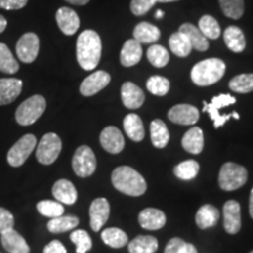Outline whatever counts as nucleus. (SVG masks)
Returning a JSON list of instances; mask_svg holds the SVG:
<instances>
[{
    "label": "nucleus",
    "mask_w": 253,
    "mask_h": 253,
    "mask_svg": "<svg viewBox=\"0 0 253 253\" xmlns=\"http://www.w3.org/2000/svg\"><path fill=\"white\" fill-rule=\"evenodd\" d=\"M102 54V41L96 32L86 30L79 36L77 41V59L84 71L96 68Z\"/></svg>",
    "instance_id": "obj_1"
},
{
    "label": "nucleus",
    "mask_w": 253,
    "mask_h": 253,
    "mask_svg": "<svg viewBox=\"0 0 253 253\" xmlns=\"http://www.w3.org/2000/svg\"><path fill=\"white\" fill-rule=\"evenodd\" d=\"M112 183L122 194L137 197L147 191V182L140 172L130 167H119L112 173Z\"/></svg>",
    "instance_id": "obj_2"
},
{
    "label": "nucleus",
    "mask_w": 253,
    "mask_h": 253,
    "mask_svg": "<svg viewBox=\"0 0 253 253\" xmlns=\"http://www.w3.org/2000/svg\"><path fill=\"white\" fill-rule=\"evenodd\" d=\"M225 69L226 66L223 60L217 58L203 60L192 67L191 80L197 86H211L224 77Z\"/></svg>",
    "instance_id": "obj_3"
},
{
    "label": "nucleus",
    "mask_w": 253,
    "mask_h": 253,
    "mask_svg": "<svg viewBox=\"0 0 253 253\" xmlns=\"http://www.w3.org/2000/svg\"><path fill=\"white\" fill-rule=\"evenodd\" d=\"M46 104V99L42 95H33L18 107L15 120L20 126L33 125L45 113Z\"/></svg>",
    "instance_id": "obj_4"
},
{
    "label": "nucleus",
    "mask_w": 253,
    "mask_h": 253,
    "mask_svg": "<svg viewBox=\"0 0 253 253\" xmlns=\"http://www.w3.org/2000/svg\"><path fill=\"white\" fill-rule=\"evenodd\" d=\"M246 181H248V171L243 166L227 162L220 168L218 183L220 188L225 191H233V190L242 188Z\"/></svg>",
    "instance_id": "obj_5"
},
{
    "label": "nucleus",
    "mask_w": 253,
    "mask_h": 253,
    "mask_svg": "<svg viewBox=\"0 0 253 253\" xmlns=\"http://www.w3.org/2000/svg\"><path fill=\"white\" fill-rule=\"evenodd\" d=\"M203 103H204L203 112L209 113L210 118L212 119L213 126L216 129L223 126L225 125V122L229 121L231 118H235L237 120L239 119V114L236 112L225 114V115H221L219 113V110L221 108H224V107L231 106V104L236 103V99L233 96H231L230 94H220L218 95V96H214L210 103L205 102V101Z\"/></svg>",
    "instance_id": "obj_6"
},
{
    "label": "nucleus",
    "mask_w": 253,
    "mask_h": 253,
    "mask_svg": "<svg viewBox=\"0 0 253 253\" xmlns=\"http://www.w3.org/2000/svg\"><path fill=\"white\" fill-rule=\"evenodd\" d=\"M61 138L55 132H48V134L42 136L39 144H38L36 151L37 160L43 166H49V164L54 163L56 158L59 157L60 153H61Z\"/></svg>",
    "instance_id": "obj_7"
},
{
    "label": "nucleus",
    "mask_w": 253,
    "mask_h": 253,
    "mask_svg": "<svg viewBox=\"0 0 253 253\" xmlns=\"http://www.w3.org/2000/svg\"><path fill=\"white\" fill-rule=\"evenodd\" d=\"M73 170L75 175L86 178L93 175L96 170V157L88 145H81L75 150L72 160Z\"/></svg>",
    "instance_id": "obj_8"
},
{
    "label": "nucleus",
    "mask_w": 253,
    "mask_h": 253,
    "mask_svg": "<svg viewBox=\"0 0 253 253\" xmlns=\"http://www.w3.org/2000/svg\"><path fill=\"white\" fill-rule=\"evenodd\" d=\"M37 147V137L32 134L24 135L17 141L13 147L7 153V162L9 166L18 168L26 162L28 156Z\"/></svg>",
    "instance_id": "obj_9"
},
{
    "label": "nucleus",
    "mask_w": 253,
    "mask_h": 253,
    "mask_svg": "<svg viewBox=\"0 0 253 253\" xmlns=\"http://www.w3.org/2000/svg\"><path fill=\"white\" fill-rule=\"evenodd\" d=\"M40 49V40L36 33H25L18 40L15 50L19 60L24 63H32L37 59Z\"/></svg>",
    "instance_id": "obj_10"
},
{
    "label": "nucleus",
    "mask_w": 253,
    "mask_h": 253,
    "mask_svg": "<svg viewBox=\"0 0 253 253\" xmlns=\"http://www.w3.org/2000/svg\"><path fill=\"white\" fill-rule=\"evenodd\" d=\"M168 118L176 125L191 126L199 119V110L191 104H176L168 113Z\"/></svg>",
    "instance_id": "obj_11"
},
{
    "label": "nucleus",
    "mask_w": 253,
    "mask_h": 253,
    "mask_svg": "<svg viewBox=\"0 0 253 253\" xmlns=\"http://www.w3.org/2000/svg\"><path fill=\"white\" fill-rule=\"evenodd\" d=\"M100 143L109 154H120L125 149V138L122 132L116 126H106L100 135Z\"/></svg>",
    "instance_id": "obj_12"
},
{
    "label": "nucleus",
    "mask_w": 253,
    "mask_h": 253,
    "mask_svg": "<svg viewBox=\"0 0 253 253\" xmlns=\"http://www.w3.org/2000/svg\"><path fill=\"white\" fill-rule=\"evenodd\" d=\"M110 80H112V77H110L109 73L104 71L95 72L82 81L80 93L84 96H93L108 86Z\"/></svg>",
    "instance_id": "obj_13"
},
{
    "label": "nucleus",
    "mask_w": 253,
    "mask_h": 253,
    "mask_svg": "<svg viewBox=\"0 0 253 253\" xmlns=\"http://www.w3.org/2000/svg\"><path fill=\"white\" fill-rule=\"evenodd\" d=\"M110 214V205L106 198L101 197L94 199L89 208L90 227L97 232L107 223Z\"/></svg>",
    "instance_id": "obj_14"
},
{
    "label": "nucleus",
    "mask_w": 253,
    "mask_h": 253,
    "mask_svg": "<svg viewBox=\"0 0 253 253\" xmlns=\"http://www.w3.org/2000/svg\"><path fill=\"white\" fill-rule=\"evenodd\" d=\"M56 24L66 36H73L80 27V18L77 12L69 7H60L55 14Z\"/></svg>",
    "instance_id": "obj_15"
},
{
    "label": "nucleus",
    "mask_w": 253,
    "mask_h": 253,
    "mask_svg": "<svg viewBox=\"0 0 253 253\" xmlns=\"http://www.w3.org/2000/svg\"><path fill=\"white\" fill-rule=\"evenodd\" d=\"M224 229L230 235H236L242 227L240 205L236 201H227L223 208Z\"/></svg>",
    "instance_id": "obj_16"
},
{
    "label": "nucleus",
    "mask_w": 253,
    "mask_h": 253,
    "mask_svg": "<svg viewBox=\"0 0 253 253\" xmlns=\"http://www.w3.org/2000/svg\"><path fill=\"white\" fill-rule=\"evenodd\" d=\"M122 102L128 109H137L143 104L145 95L137 84L132 82H125L121 87Z\"/></svg>",
    "instance_id": "obj_17"
},
{
    "label": "nucleus",
    "mask_w": 253,
    "mask_h": 253,
    "mask_svg": "<svg viewBox=\"0 0 253 253\" xmlns=\"http://www.w3.org/2000/svg\"><path fill=\"white\" fill-rule=\"evenodd\" d=\"M1 235V244L8 253H30V246L21 235L14 229H9Z\"/></svg>",
    "instance_id": "obj_18"
},
{
    "label": "nucleus",
    "mask_w": 253,
    "mask_h": 253,
    "mask_svg": "<svg viewBox=\"0 0 253 253\" xmlns=\"http://www.w3.org/2000/svg\"><path fill=\"white\" fill-rule=\"evenodd\" d=\"M140 225L145 230H160L166 225L167 217L163 211L154 208H147L142 210L138 216Z\"/></svg>",
    "instance_id": "obj_19"
},
{
    "label": "nucleus",
    "mask_w": 253,
    "mask_h": 253,
    "mask_svg": "<svg viewBox=\"0 0 253 253\" xmlns=\"http://www.w3.org/2000/svg\"><path fill=\"white\" fill-rule=\"evenodd\" d=\"M52 194L56 201L61 204L72 205L77 202L78 191L74 184L68 179H59L53 185Z\"/></svg>",
    "instance_id": "obj_20"
},
{
    "label": "nucleus",
    "mask_w": 253,
    "mask_h": 253,
    "mask_svg": "<svg viewBox=\"0 0 253 253\" xmlns=\"http://www.w3.org/2000/svg\"><path fill=\"white\" fill-rule=\"evenodd\" d=\"M23 81L13 78L0 79V106L12 103L20 95Z\"/></svg>",
    "instance_id": "obj_21"
},
{
    "label": "nucleus",
    "mask_w": 253,
    "mask_h": 253,
    "mask_svg": "<svg viewBox=\"0 0 253 253\" xmlns=\"http://www.w3.org/2000/svg\"><path fill=\"white\" fill-rule=\"evenodd\" d=\"M142 59V46L135 39H129L123 43L120 54V61L123 67H131L137 65Z\"/></svg>",
    "instance_id": "obj_22"
},
{
    "label": "nucleus",
    "mask_w": 253,
    "mask_h": 253,
    "mask_svg": "<svg viewBox=\"0 0 253 253\" xmlns=\"http://www.w3.org/2000/svg\"><path fill=\"white\" fill-rule=\"evenodd\" d=\"M182 147L192 155L201 154L204 148L203 130L198 126H194L186 131L182 138Z\"/></svg>",
    "instance_id": "obj_23"
},
{
    "label": "nucleus",
    "mask_w": 253,
    "mask_h": 253,
    "mask_svg": "<svg viewBox=\"0 0 253 253\" xmlns=\"http://www.w3.org/2000/svg\"><path fill=\"white\" fill-rule=\"evenodd\" d=\"M179 32H182V33H184L188 37L192 48L198 50V52H205L209 48V39L204 37L201 30L196 27L195 25L189 23L183 24L179 27Z\"/></svg>",
    "instance_id": "obj_24"
},
{
    "label": "nucleus",
    "mask_w": 253,
    "mask_h": 253,
    "mask_svg": "<svg viewBox=\"0 0 253 253\" xmlns=\"http://www.w3.org/2000/svg\"><path fill=\"white\" fill-rule=\"evenodd\" d=\"M132 36H134V39L137 42H140L141 45L142 43H154L160 39L161 31L155 25L143 21V23L136 25L134 32H132Z\"/></svg>",
    "instance_id": "obj_25"
},
{
    "label": "nucleus",
    "mask_w": 253,
    "mask_h": 253,
    "mask_svg": "<svg viewBox=\"0 0 253 253\" xmlns=\"http://www.w3.org/2000/svg\"><path fill=\"white\" fill-rule=\"evenodd\" d=\"M123 128L126 136L134 142H141L144 138V126L141 118L136 114H128L123 120Z\"/></svg>",
    "instance_id": "obj_26"
},
{
    "label": "nucleus",
    "mask_w": 253,
    "mask_h": 253,
    "mask_svg": "<svg viewBox=\"0 0 253 253\" xmlns=\"http://www.w3.org/2000/svg\"><path fill=\"white\" fill-rule=\"evenodd\" d=\"M218 219H219V211L211 204H205L201 207L196 213V224L202 230L214 226Z\"/></svg>",
    "instance_id": "obj_27"
},
{
    "label": "nucleus",
    "mask_w": 253,
    "mask_h": 253,
    "mask_svg": "<svg viewBox=\"0 0 253 253\" xmlns=\"http://www.w3.org/2000/svg\"><path fill=\"white\" fill-rule=\"evenodd\" d=\"M224 41L227 48L235 53H242L246 47V40L243 31L237 26H229L224 32Z\"/></svg>",
    "instance_id": "obj_28"
},
{
    "label": "nucleus",
    "mask_w": 253,
    "mask_h": 253,
    "mask_svg": "<svg viewBox=\"0 0 253 253\" xmlns=\"http://www.w3.org/2000/svg\"><path fill=\"white\" fill-rule=\"evenodd\" d=\"M150 137L154 147L158 148V149H163L169 143V130H168V126L162 120H154L150 123Z\"/></svg>",
    "instance_id": "obj_29"
},
{
    "label": "nucleus",
    "mask_w": 253,
    "mask_h": 253,
    "mask_svg": "<svg viewBox=\"0 0 253 253\" xmlns=\"http://www.w3.org/2000/svg\"><path fill=\"white\" fill-rule=\"evenodd\" d=\"M157 249L158 242L153 236H137L128 244L130 253H155Z\"/></svg>",
    "instance_id": "obj_30"
},
{
    "label": "nucleus",
    "mask_w": 253,
    "mask_h": 253,
    "mask_svg": "<svg viewBox=\"0 0 253 253\" xmlns=\"http://www.w3.org/2000/svg\"><path fill=\"white\" fill-rule=\"evenodd\" d=\"M169 46L173 54L179 56V58L188 56L192 49V46L190 43L188 37L179 31L171 34L169 39Z\"/></svg>",
    "instance_id": "obj_31"
},
{
    "label": "nucleus",
    "mask_w": 253,
    "mask_h": 253,
    "mask_svg": "<svg viewBox=\"0 0 253 253\" xmlns=\"http://www.w3.org/2000/svg\"><path fill=\"white\" fill-rule=\"evenodd\" d=\"M101 238L107 245L114 249H120L128 244V236L125 231L118 227H108L101 233Z\"/></svg>",
    "instance_id": "obj_32"
},
{
    "label": "nucleus",
    "mask_w": 253,
    "mask_h": 253,
    "mask_svg": "<svg viewBox=\"0 0 253 253\" xmlns=\"http://www.w3.org/2000/svg\"><path fill=\"white\" fill-rule=\"evenodd\" d=\"M79 225V218L75 216H60L52 218L47 224V229L52 233H61L75 229Z\"/></svg>",
    "instance_id": "obj_33"
},
{
    "label": "nucleus",
    "mask_w": 253,
    "mask_h": 253,
    "mask_svg": "<svg viewBox=\"0 0 253 253\" xmlns=\"http://www.w3.org/2000/svg\"><path fill=\"white\" fill-rule=\"evenodd\" d=\"M19 71V63L5 43L0 42V72L15 74Z\"/></svg>",
    "instance_id": "obj_34"
},
{
    "label": "nucleus",
    "mask_w": 253,
    "mask_h": 253,
    "mask_svg": "<svg viewBox=\"0 0 253 253\" xmlns=\"http://www.w3.org/2000/svg\"><path fill=\"white\" fill-rule=\"evenodd\" d=\"M198 28L207 39H218L220 37V26L211 15H203L198 21Z\"/></svg>",
    "instance_id": "obj_35"
},
{
    "label": "nucleus",
    "mask_w": 253,
    "mask_h": 253,
    "mask_svg": "<svg viewBox=\"0 0 253 253\" xmlns=\"http://www.w3.org/2000/svg\"><path fill=\"white\" fill-rule=\"evenodd\" d=\"M147 58L154 67L163 68L169 62V52L161 45H153L148 48Z\"/></svg>",
    "instance_id": "obj_36"
},
{
    "label": "nucleus",
    "mask_w": 253,
    "mask_h": 253,
    "mask_svg": "<svg viewBox=\"0 0 253 253\" xmlns=\"http://www.w3.org/2000/svg\"><path fill=\"white\" fill-rule=\"evenodd\" d=\"M229 87L231 90L240 94H248L253 91V73L248 74H239L231 79L229 82Z\"/></svg>",
    "instance_id": "obj_37"
},
{
    "label": "nucleus",
    "mask_w": 253,
    "mask_h": 253,
    "mask_svg": "<svg viewBox=\"0 0 253 253\" xmlns=\"http://www.w3.org/2000/svg\"><path fill=\"white\" fill-rule=\"evenodd\" d=\"M199 172V164L194 160H188L184 162L177 164L173 168V173L178 178L184 179V181H190L194 179Z\"/></svg>",
    "instance_id": "obj_38"
},
{
    "label": "nucleus",
    "mask_w": 253,
    "mask_h": 253,
    "mask_svg": "<svg viewBox=\"0 0 253 253\" xmlns=\"http://www.w3.org/2000/svg\"><path fill=\"white\" fill-rule=\"evenodd\" d=\"M224 15L231 19H240L244 14V0H219Z\"/></svg>",
    "instance_id": "obj_39"
},
{
    "label": "nucleus",
    "mask_w": 253,
    "mask_h": 253,
    "mask_svg": "<svg viewBox=\"0 0 253 253\" xmlns=\"http://www.w3.org/2000/svg\"><path fill=\"white\" fill-rule=\"evenodd\" d=\"M37 209L40 214L49 218L60 217L65 212V208L58 201H41L37 204Z\"/></svg>",
    "instance_id": "obj_40"
},
{
    "label": "nucleus",
    "mask_w": 253,
    "mask_h": 253,
    "mask_svg": "<svg viewBox=\"0 0 253 253\" xmlns=\"http://www.w3.org/2000/svg\"><path fill=\"white\" fill-rule=\"evenodd\" d=\"M147 88L151 94L157 95V96H164L169 93L170 82L167 78L155 75L147 81Z\"/></svg>",
    "instance_id": "obj_41"
},
{
    "label": "nucleus",
    "mask_w": 253,
    "mask_h": 253,
    "mask_svg": "<svg viewBox=\"0 0 253 253\" xmlns=\"http://www.w3.org/2000/svg\"><path fill=\"white\" fill-rule=\"evenodd\" d=\"M71 240L77 245V253H87L93 246L90 236L84 230H75L71 233Z\"/></svg>",
    "instance_id": "obj_42"
},
{
    "label": "nucleus",
    "mask_w": 253,
    "mask_h": 253,
    "mask_svg": "<svg viewBox=\"0 0 253 253\" xmlns=\"http://www.w3.org/2000/svg\"><path fill=\"white\" fill-rule=\"evenodd\" d=\"M156 2V0H131L130 11L136 17H141L148 13Z\"/></svg>",
    "instance_id": "obj_43"
},
{
    "label": "nucleus",
    "mask_w": 253,
    "mask_h": 253,
    "mask_svg": "<svg viewBox=\"0 0 253 253\" xmlns=\"http://www.w3.org/2000/svg\"><path fill=\"white\" fill-rule=\"evenodd\" d=\"M14 217L13 214L4 208H0V233L9 229H13Z\"/></svg>",
    "instance_id": "obj_44"
},
{
    "label": "nucleus",
    "mask_w": 253,
    "mask_h": 253,
    "mask_svg": "<svg viewBox=\"0 0 253 253\" xmlns=\"http://www.w3.org/2000/svg\"><path fill=\"white\" fill-rule=\"evenodd\" d=\"M185 242L181 238H172L169 240L164 250V253H182L184 250Z\"/></svg>",
    "instance_id": "obj_45"
},
{
    "label": "nucleus",
    "mask_w": 253,
    "mask_h": 253,
    "mask_svg": "<svg viewBox=\"0 0 253 253\" xmlns=\"http://www.w3.org/2000/svg\"><path fill=\"white\" fill-rule=\"evenodd\" d=\"M28 0H0V8L20 9L27 5Z\"/></svg>",
    "instance_id": "obj_46"
},
{
    "label": "nucleus",
    "mask_w": 253,
    "mask_h": 253,
    "mask_svg": "<svg viewBox=\"0 0 253 253\" xmlns=\"http://www.w3.org/2000/svg\"><path fill=\"white\" fill-rule=\"evenodd\" d=\"M43 253H67L65 246L59 240H52L49 244H47L43 249Z\"/></svg>",
    "instance_id": "obj_47"
},
{
    "label": "nucleus",
    "mask_w": 253,
    "mask_h": 253,
    "mask_svg": "<svg viewBox=\"0 0 253 253\" xmlns=\"http://www.w3.org/2000/svg\"><path fill=\"white\" fill-rule=\"evenodd\" d=\"M182 253H198V252H197V249H196L195 245L189 244V243H185L184 250H183Z\"/></svg>",
    "instance_id": "obj_48"
},
{
    "label": "nucleus",
    "mask_w": 253,
    "mask_h": 253,
    "mask_svg": "<svg viewBox=\"0 0 253 253\" xmlns=\"http://www.w3.org/2000/svg\"><path fill=\"white\" fill-rule=\"evenodd\" d=\"M66 1L69 2V4H72V5L84 6V5H87L90 0H66Z\"/></svg>",
    "instance_id": "obj_49"
},
{
    "label": "nucleus",
    "mask_w": 253,
    "mask_h": 253,
    "mask_svg": "<svg viewBox=\"0 0 253 253\" xmlns=\"http://www.w3.org/2000/svg\"><path fill=\"white\" fill-rule=\"evenodd\" d=\"M6 27H7V20H6L5 17L0 14V33H2L6 30Z\"/></svg>",
    "instance_id": "obj_50"
},
{
    "label": "nucleus",
    "mask_w": 253,
    "mask_h": 253,
    "mask_svg": "<svg viewBox=\"0 0 253 253\" xmlns=\"http://www.w3.org/2000/svg\"><path fill=\"white\" fill-rule=\"evenodd\" d=\"M249 210H250V216L253 218V188L251 190V194H250V204H249Z\"/></svg>",
    "instance_id": "obj_51"
},
{
    "label": "nucleus",
    "mask_w": 253,
    "mask_h": 253,
    "mask_svg": "<svg viewBox=\"0 0 253 253\" xmlns=\"http://www.w3.org/2000/svg\"><path fill=\"white\" fill-rule=\"evenodd\" d=\"M164 15V12L163 11H157L156 14H155V18L156 19H161Z\"/></svg>",
    "instance_id": "obj_52"
},
{
    "label": "nucleus",
    "mask_w": 253,
    "mask_h": 253,
    "mask_svg": "<svg viewBox=\"0 0 253 253\" xmlns=\"http://www.w3.org/2000/svg\"><path fill=\"white\" fill-rule=\"evenodd\" d=\"M157 2H172V1H178V0H156Z\"/></svg>",
    "instance_id": "obj_53"
},
{
    "label": "nucleus",
    "mask_w": 253,
    "mask_h": 253,
    "mask_svg": "<svg viewBox=\"0 0 253 253\" xmlns=\"http://www.w3.org/2000/svg\"><path fill=\"white\" fill-rule=\"evenodd\" d=\"M250 253H253V251H251V252H250Z\"/></svg>",
    "instance_id": "obj_54"
}]
</instances>
